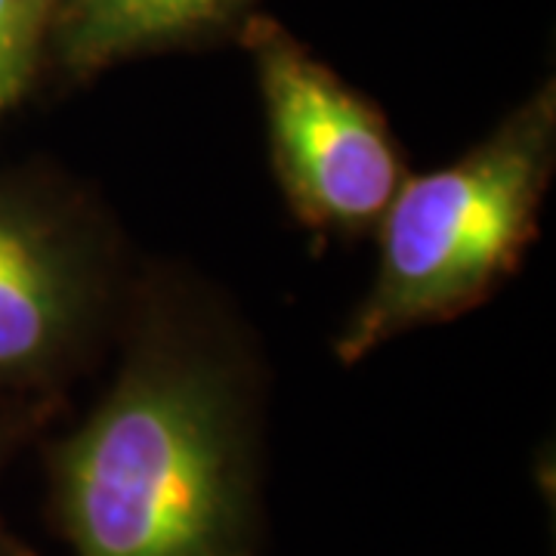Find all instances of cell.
Masks as SVG:
<instances>
[{"label": "cell", "mask_w": 556, "mask_h": 556, "mask_svg": "<svg viewBox=\"0 0 556 556\" xmlns=\"http://www.w3.org/2000/svg\"><path fill=\"white\" fill-rule=\"evenodd\" d=\"M254 358L195 291L142 288L124 362L47 448L50 517L75 556H254Z\"/></svg>", "instance_id": "6da1fadb"}, {"label": "cell", "mask_w": 556, "mask_h": 556, "mask_svg": "<svg viewBox=\"0 0 556 556\" xmlns=\"http://www.w3.org/2000/svg\"><path fill=\"white\" fill-rule=\"evenodd\" d=\"M556 159L554 84L514 109L464 159L408 177L378 223L371 291L338 334L353 365L417 325L477 309L535 239Z\"/></svg>", "instance_id": "7a4b0ae2"}, {"label": "cell", "mask_w": 556, "mask_h": 556, "mask_svg": "<svg viewBox=\"0 0 556 556\" xmlns=\"http://www.w3.org/2000/svg\"><path fill=\"white\" fill-rule=\"evenodd\" d=\"M118 291L100 211L65 182L0 170V393L56 396L109 331Z\"/></svg>", "instance_id": "3957f363"}, {"label": "cell", "mask_w": 556, "mask_h": 556, "mask_svg": "<svg viewBox=\"0 0 556 556\" xmlns=\"http://www.w3.org/2000/svg\"><path fill=\"white\" fill-rule=\"evenodd\" d=\"M244 43L257 65L273 167L294 217L318 236L378 226L408 179L383 115L276 22H248Z\"/></svg>", "instance_id": "277c9868"}, {"label": "cell", "mask_w": 556, "mask_h": 556, "mask_svg": "<svg viewBox=\"0 0 556 556\" xmlns=\"http://www.w3.org/2000/svg\"><path fill=\"white\" fill-rule=\"evenodd\" d=\"M251 0H60L50 35L56 60L72 75L149 50L204 38L248 10Z\"/></svg>", "instance_id": "5b68a950"}, {"label": "cell", "mask_w": 556, "mask_h": 556, "mask_svg": "<svg viewBox=\"0 0 556 556\" xmlns=\"http://www.w3.org/2000/svg\"><path fill=\"white\" fill-rule=\"evenodd\" d=\"M50 22V0H0V118L31 87Z\"/></svg>", "instance_id": "8992f818"}, {"label": "cell", "mask_w": 556, "mask_h": 556, "mask_svg": "<svg viewBox=\"0 0 556 556\" xmlns=\"http://www.w3.org/2000/svg\"><path fill=\"white\" fill-rule=\"evenodd\" d=\"M56 405H60V396L35 399V402H20L10 415L0 417V470L10 460V455L20 448L22 439L31 437L53 417ZM0 556H35L28 544H22L20 538L3 526V519H0Z\"/></svg>", "instance_id": "52a82bcc"}, {"label": "cell", "mask_w": 556, "mask_h": 556, "mask_svg": "<svg viewBox=\"0 0 556 556\" xmlns=\"http://www.w3.org/2000/svg\"><path fill=\"white\" fill-rule=\"evenodd\" d=\"M50 3H53V10H56V3H60V0H50Z\"/></svg>", "instance_id": "ba28073f"}]
</instances>
